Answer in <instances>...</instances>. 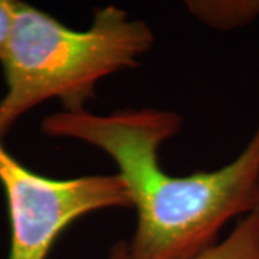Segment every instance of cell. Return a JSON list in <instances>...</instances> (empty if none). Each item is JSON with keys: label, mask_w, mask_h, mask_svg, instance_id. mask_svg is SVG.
Masks as SVG:
<instances>
[{"label": "cell", "mask_w": 259, "mask_h": 259, "mask_svg": "<svg viewBox=\"0 0 259 259\" xmlns=\"http://www.w3.org/2000/svg\"><path fill=\"white\" fill-rule=\"evenodd\" d=\"M15 5L16 0H0V59L5 55L12 36L15 25Z\"/></svg>", "instance_id": "cell-6"}, {"label": "cell", "mask_w": 259, "mask_h": 259, "mask_svg": "<svg viewBox=\"0 0 259 259\" xmlns=\"http://www.w3.org/2000/svg\"><path fill=\"white\" fill-rule=\"evenodd\" d=\"M197 19L219 30H233L252 23L259 16V0L189 2Z\"/></svg>", "instance_id": "cell-5"}, {"label": "cell", "mask_w": 259, "mask_h": 259, "mask_svg": "<svg viewBox=\"0 0 259 259\" xmlns=\"http://www.w3.org/2000/svg\"><path fill=\"white\" fill-rule=\"evenodd\" d=\"M0 186L10 225L8 259H47L59 235L85 214L133 207L118 175L52 179L10 154L0 137Z\"/></svg>", "instance_id": "cell-3"}, {"label": "cell", "mask_w": 259, "mask_h": 259, "mask_svg": "<svg viewBox=\"0 0 259 259\" xmlns=\"http://www.w3.org/2000/svg\"><path fill=\"white\" fill-rule=\"evenodd\" d=\"M183 118L158 108L111 114L59 111L42 121L44 134L100 148L115 161L137 226L130 259H193L214 246L225 225L255 209L259 180V120L231 163L212 171L170 176L158 161L161 144L180 133Z\"/></svg>", "instance_id": "cell-1"}, {"label": "cell", "mask_w": 259, "mask_h": 259, "mask_svg": "<svg viewBox=\"0 0 259 259\" xmlns=\"http://www.w3.org/2000/svg\"><path fill=\"white\" fill-rule=\"evenodd\" d=\"M108 259H130L127 242L114 245ZM193 259H259V232L253 214L242 218L229 236Z\"/></svg>", "instance_id": "cell-4"}, {"label": "cell", "mask_w": 259, "mask_h": 259, "mask_svg": "<svg viewBox=\"0 0 259 259\" xmlns=\"http://www.w3.org/2000/svg\"><path fill=\"white\" fill-rule=\"evenodd\" d=\"M253 218L256 221V226H258V232H259V180H258V187H256V200H255V209H253Z\"/></svg>", "instance_id": "cell-7"}, {"label": "cell", "mask_w": 259, "mask_h": 259, "mask_svg": "<svg viewBox=\"0 0 259 259\" xmlns=\"http://www.w3.org/2000/svg\"><path fill=\"white\" fill-rule=\"evenodd\" d=\"M153 44L147 23L117 6L95 10L91 26L76 30L16 0L12 36L0 59L6 82L0 137L5 139L26 112L54 98L61 100L62 111H85L98 81L136 68Z\"/></svg>", "instance_id": "cell-2"}]
</instances>
